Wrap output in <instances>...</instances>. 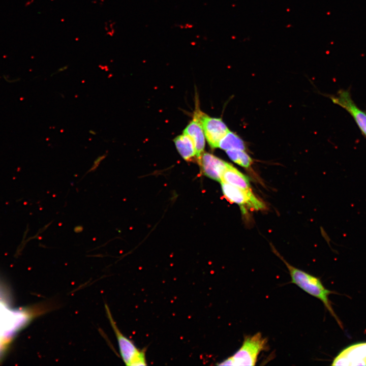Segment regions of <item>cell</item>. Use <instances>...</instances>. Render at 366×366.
<instances>
[{
	"mask_svg": "<svg viewBox=\"0 0 366 366\" xmlns=\"http://www.w3.org/2000/svg\"><path fill=\"white\" fill-rule=\"evenodd\" d=\"M221 181L242 189H251L248 177L229 163L223 173Z\"/></svg>",
	"mask_w": 366,
	"mask_h": 366,
	"instance_id": "cell-10",
	"label": "cell"
},
{
	"mask_svg": "<svg viewBox=\"0 0 366 366\" xmlns=\"http://www.w3.org/2000/svg\"><path fill=\"white\" fill-rule=\"evenodd\" d=\"M183 133L192 140L196 150V157L199 159L205 147V135L201 123L195 114L193 120L184 129Z\"/></svg>",
	"mask_w": 366,
	"mask_h": 366,
	"instance_id": "cell-9",
	"label": "cell"
},
{
	"mask_svg": "<svg viewBox=\"0 0 366 366\" xmlns=\"http://www.w3.org/2000/svg\"><path fill=\"white\" fill-rule=\"evenodd\" d=\"M202 127L205 137L209 145L217 148L221 139L229 131L221 118L211 117L199 111L195 114Z\"/></svg>",
	"mask_w": 366,
	"mask_h": 366,
	"instance_id": "cell-5",
	"label": "cell"
},
{
	"mask_svg": "<svg viewBox=\"0 0 366 366\" xmlns=\"http://www.w3.org/2000/svg\"><path fill=\"white\" fill-rule=\"evenodd\" d=\"M228 157L234 162L245 168L249 167L252 163L251 158L244 150L233 149L226 150Z\"/></svg>",
	"mask_w": 366,
	"mask_h": 366,
	"instance_id": "cell-13",
	"label": "cell"
},
{
	"mask_svg": "<svg viewBox=\"0 0 366 366\" xmlns=\"http://www.w3.org/2000/svg\"><path fill=\"white\" fill-rule=\"evenodd\" d=\"M105 310L117 341L120 355L125 364L129 366L146 365L144 351L138 349L133 341L120 332L106 304Z\"/></svg>",
	"mask_w": 366,
	"mask_h": 366,
	"instance_id": "cell-3",
	"label": "cell"
},
{
	"mask_svg": "<svg viewBox=\"0 0 366 366\" xmlns=\"http://www.w3.org/2000/svg\"><path fill=\"white\" fill-rule=\"evenodd\" d=\"M89 132L92 135H96V132L94 130H89Z\"/></svg>",
	"mask_w": 366,
	"mask_h": 366,
	"instance_id": "cell-17",
	"label": "cell"
},
{
	"mask_svg": "<svg viewBox=\"0 0 366 366\" xmlns=\"http://www.w3.org/2000/svg\"><path fill=\"white\" fill-rule=\"evenodd\" d=\"M267 343V339L263 337L260 332L246 336L240 348L218 365H255L260 353L268 349Z\"/></svg>",
	"mask_w": 366,
	"mask_h": 366,
	"instance_id": "cell-2",
	"label": "cell"
},
{
	"mask_svg": "<svg viewBox=\"0 0 366 366\" xmlns=\"http://www.w3.org/2000/svg\"><path fill=\"white\" fill-rule=\"evenodd\" d=\"M83 228L82 226L78 225V226H76L74 228V231L75 233H78L81 232L83 231Z\"/></svg>",
	"mask_w": 366,
	"mask_h": 366,
	"instance_id": "cell-16",
	"label": "cell"
},
{
	"mask_svg": "<svg viewBox=\"0 0 366 366\" xmlns=\"http://www.w3.org/2000/svg\"><path fill=\"white\" fill-rule=\"evenodd\" d=\"M198 159L204 174L221 182L228 163L208 152H203Z\"/></svg>",
	"mask_w": 366,
	"mask_h": 366,
	"instance_id": "cell-8",
	"label": "cell"
},
{
	"mask_svg": "<svg viewBox=\"0 0 366 366\" xmlns=\"http://www.w3.org/2000/svg\"><path fill=\"white\" fill-rule=\"evenodd\" d=\"M333 103L341 106L353 117L362 133L366 137V113L360 109L352 100L349 93L342 90L332 98Z\"/></svg>",
	"mask_w": 366,
	"mask_h": 366,
	"instance_id": "cell-7",
	"label": "cell"
},
{
	"mask_svg": "<svg viewBox=\"0 0 366 366\" xmlns=\"http://www.w3.org/2000/svg\"><path fill=\"white\" fill-rule=\"evenodd\" d=\"M218 147L225 150L233 149L245 150L246 146L243 141L240 137L229 131L221 139Z\"/></svg>",
	"mask_w": 366,
	"mask_h": 366,
	"instance_id": "cell-12",
	"label": "cell"
},
{
	"mask_svg": "<svg viewBox=\"0 0 366 366\" xmlns=\"http://www.w3.org/2000/svg\"><path fill=\"white\" fill-rule=\"evenodd\" d=\"M220 182L224 197L231 203L238 204L243 210L246 207L256 210L265 208V204L255 196L251 189H242L222 181Z\"/></svg>",
	"mask_w": 366,
	"mask_h": 366,
	"instance_id": "cell-4",
	"label": "cell"
},
{
	"mask_svg": "<svg viewBox=\"0 0 366 366\" xmlns=\"http://www.w3.org/2000/svg\"><path fill=\"white\" fill-rule=\"evenodd\" d=\"M180 156L186 161H191L196 156V150L191 139L187 135H178L174 140Z\"/></svg>",
	"mask_w": 366,
	"mask_h": 366,
	"instance_id": "cell-11",
	"label": "cell"
},
{
	"mask_svg": "<svg viewBox=\"0 0 366 366\" xmlns=\"http://www.w3.org/2000/svg\"><path fill=\"white\" fill-rule=\"evenodd\" d=\"M106 156L107 154H104L97 157L96 159L94 161L92 167L87 172L94 171V170H95L97 168L100 163L106 157Z\"/></svg>",
	"mask_w": 366,
	"mask_h": 366,
	"instance_id": "cell-14",
	"label": "cell"
},
{
	"mask_svg": "<svg viewBox=\"0 0 366 366\" xmlns=\"http://www.w3.org/2000/svg\"><path fill=\"white\" fill-rule=\"evenodd\" d=\"M276 254L283 261L289 270L291 282L310 295L320 299L326 309L342 327L341 321L336 315L329 299V295L333 292L326 289L319 278L300 270L288 263L277 251Z\"/></svg>",
	"mask_w": 366,
	"mask_h": 366,
	"instance_id": "cell-1",
	"label": "cell"
},
{
	"mask_svg": "<svg viewBox=\"0 0 366 366\" xmlns=\"http://www.w3.org/2000/svg\"><path fill=\"white\" fill-rule=\"evenodd\" d=\"M331 365H366V342L354 344L343 349Z\"/></svg>",
	"mask_w": 366,
	"mask_h": 366,
	"instance_id": "cell-6",
	"label": "cell"
},
{
	"mask_svg": "<svg viewBox=\"0 0 366 366\" xmlns=\"http://www.w3.org/2000/svg\"><path fill=\"white\" fill-rule=\"evenodd\" d=\"M68 68V65H65L64 66H63L59 68H58L53 74H52V75H54L55 74H56L57 73H60L65 71Z\"/></svg>",
	"mask_w": 366,
	"mask_h": 366,
	"instance_id": "cell-15",
	"label": "cell"
}]
</instances>
